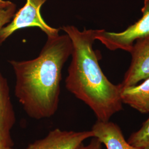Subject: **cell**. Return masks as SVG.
Here are the masks:
<instances>
[{
	"mask_svg": "<svg viewBox=\"0 0 149 149\" xmlns=\"http://www.w3.org/2000/svg\"><path fill=\"white\" fill-rule=\"evenodd\" d=\"M72 51L69 37L59 34L48 36L36 58L9 61L16 76L15 96L32 119L49 118L57 111L62 70Z\"/></svg>",
	"mask_w": 149,
	"mask_h": 149,
	"instance_id": "1",
	"label": "cell"
},
{
	"mask_svg": "<svg viewBox=\"0 0 149 149\" xmlns=\"http://www.w3.org/2000/svg\"><path fill=\"white\" fill-rule=\"evenodd\" d=\"M60 29L69 37L72 44L66 88L90 108L97 120L109 121L123 109L121 88L107 78L100 66V55L93 48L98 29L85 28L81 31L72 25Z\"/></svg>",
	"mask_w": 149,
	"mask_h": 149,
	"instance_id": "2",
	"label": "cell"
},
{
	"mask_svg": "<svg viewBox=\"0 0 149 149\" xmlns=\"http://www.w3.org/2000/svg\"><path fill=\"white\" fill-rule=\"evenodd\" d=\"M141 11L142 17L123 32L114 33L98 29L96 40L110 50L120 49L129 53L136 42L149 39V0L144 1Z\"/></svg>",
	"mask_w": 149,
	"mask_h": 149,
	"instance_id": "3",
	"label": "cell"
},
{
	"mask_svg": "<svg viewBox=\"0 0 149 149\" xmlns=\"http://www.w3.org/2000/svg\"><path fill=\"white\" fill-rule=\"evenodd\" d=\"M48 0H27L25 5L16 12L11 22L0 31V44L18 30L28 27H38L47 36L59 34L60 28L50 27L44 21L40 8Z\"/></svg>",
	"mask_w": 149,
	"mask_h": 149,
	"instance_id": "4",
	"label": "cell"
},
{
	"mask_svg": "<svg viewBox=\"0 0 149 149\" xmlns=\"http://www.w3.org/2000/svg\"><path fill=\"white\" fill-rule=\"evenodd\" d=\"M94 137L92 130L74 132L55 129L44 138L29 144L25 149H77L87 139Z\"/></svg>",
	"mask_w": 149,
	"mask_h": 149,
	"instance_id": "5",
	"label": "cell"
},
{
	"mask_svg": "<svg viewBox=\"0 0 149 149\" xmlns=\"http://www.w3.org/2000/svg\"><path fill=\"white\" fill-rule=\"evenodd\" d=\"M129 53L132 55L131 63L119 84L120 88L136 85L149 77V39L136 42Z\"/></svg>",
	"mask_w": 149,
	"mask_h": 149,
	"instance_id": "6",
	"label": "cell"
},
{
	"mask_svg": "<svg viewBox=\"0 0 149 149\" xmlns=\"http://www.w3.org/2000/svg\"><path fill=\"white\" fill-rule=\"evenodd\" d=\"M16 121L8 82L0 71V140L5 146L12 148L14 143L11 130Z\"/></svg>",
	"mask_w": 149,
	"mask_h": 149,
	"instance_id": "7",
	"label": "cell"
},
{
	"mask_svg": "<svg viewBox=\"0 0 149 149\" xmlns=\"http://www.w3.org/2000/svg\"><path fill=\"white\" fill-rule=\"evenodd\" d=\"M91 130L94 134V137L104 144L107 149H141L129 144L121 129L114 123L97 120Z\"/></svg>",
	"mask_w": 149,
	"mask_h": 149,
	"instance_id": "8",
	"label": "cell"
},
{
	"mask_svg": "<svg viewBox=\"0 0 149 149\" xmlns=\"http://www.w3.org/2000/svg\"><path fill=\"white\" fill-rule=\"evenodd\" d=\"M120 88L123 103L128 104L141 113H149V77L138 85Z\"/></svg>",
	"mask_w": 149,
	"mask_h": 149,
	"instance_id": "9",
	"label": "cell"
},
{
	"mask_svg": "<svg viewBox=\"0 0 149 149\" xmlns=\"http://www.w3.org/2000/svg\"><path fill=\"white\" fill-rule=\"evenodd\" d=\"M128 142L141 149L149 145V117L143 123L141 128L130 136Z\"/></svg>",
	"mask_w": 149,
	"mask_h": 149,
	"instance_id": "10",
	"label": "cell"
},
{
	"mask_svg": "<svg viewBox=\"0 0 149 149\" xmlns=\"http://www.w3.org/2000/svg\"><path fill=\"white\" fill-rule=\"evenodd\" d=\"M16 12V5L12 2L0 10V31L11 22Z\"/></svg>",
	"mask_w": 149,
	"mask_h": 149,
	"instance_id": "11",
	"label": "cell"
},
{
	"mask_svg": "<svg viewBox=\"0 0 149 149\" xmlns=\"http://www.w3.org/2000/svg\"><path fill=\"white\" fill-rule=\"evenodd\" d=\"M77 149H102V144L98 139L93 137L88 145L82 144Z\"/></svg>",
	"mask_w": 149,
	"mask_h": 149,
	"instance_id": "12",
	"label": "cell"
},
{
	"mask_svg": "<svg viewBox=\"0 0 149 149\" xmlns=\"http://www.w3.org/2000/svg\"><path fill=\"white\" fill-rule=\"evenodd\" d=\"M11 1H6V0H0V10L5 7V6L8 5Z\"/></svg>",
	"mask_w": 149,
	"mask_h": 149,
	"instance_id": "13",
	"label": "cell"
},
{
	"mask_svg": "<svg viewBox=\"0 0 149 149\" xmlns=\"http://www.w3.org/2000/svg\"><path fill=\"white\" fill-rule=\"evenodd\" d=\"M0 149H13L12 148H9L5 146L0 140Z\"/></svg>",
	"mask_w": 149,
	"mask_h": 149,
	"instance_id": "14",
	"label": "cell"
},
{
	"mask_svg": "<svg viewBox=\"0 0 149 149\" xmlns=\"http://www.w3.org/2000/svg\"><path fill=\"white\" fill-rule=\"evenodd\" d=\"M143 149H149V145L147 146H146V147H145Z\"/></svg>",
	"mask_w": 149,
	"mask_h": 149,
	"instance_id": "15",
	"label": "cell"
}]
</instances>
